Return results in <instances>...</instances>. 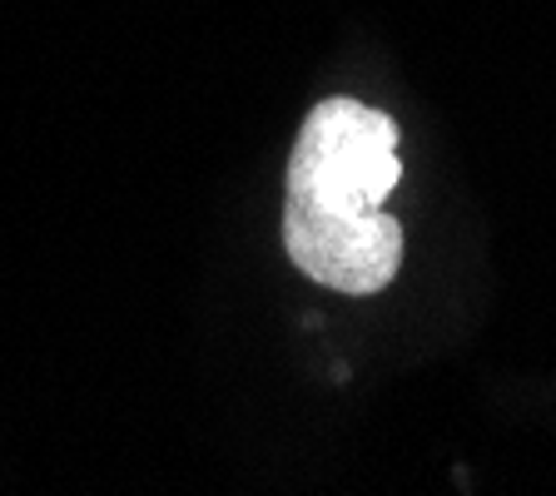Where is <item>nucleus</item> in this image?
Segmentation results:
<instances>
[{
  "label": "nucleus",
  "instance_id": "f257e3e1",
  "mask_svg": "<svg viewBox=\"0 0 556 496\" xmlns=\"http://www.w3.org/2000/svg\"><path fill=\"white\" fill-rule=\"evenodd\" d=\"M403 179L397 125L353 94H328L303 115L289 154L283 208L313 219H363L388 204Z\"/></svg>",
  "mask_w": 556,
  "mask_h": 496
},
{
  "label": "nucleus",
  "instance_id": "f03ea898",
  "mask_svg": "<svg viewBox=\"0 0 556 496\" xmlns=\"http://www.w3.org/2000/svg\"><path fill=\"white\" fill-rule=\"evenodd\" d=\"M283 254L313 283L348 298H372L403 274V224L388 208L363 219H313L283 208Z\"/></svg>",
  "mask_w": 556,
  "mask_h": 496
}]
</instances>
